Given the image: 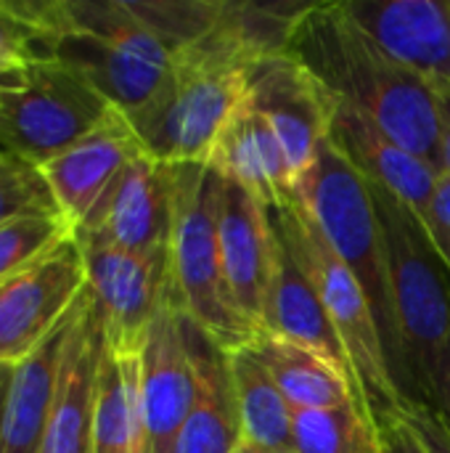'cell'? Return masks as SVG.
Here are the masks:
<instances>
[{
  "label": "cell",
  "mask_w": 450,
  "mask_h": 453,
  "mask_svg": "<svg viewBox=\"0 0 450 453\" xmlns=\"http://www.w3.org/2000/svg\"><path fill=\"white\" fill-rule=\"evenodd\" d=\"M300 11L289 3H228L223 19L175 56L164 85L127 114L143 151L164 165L207 162L247 96L252 66L286 45Z\"/></svg>",
  "instance_id": "1"
},
{
  "label": "cell",
  "mask_w": 450,
  "mask_h": 453,
  "mask_svg": "<svg viewBox=\"0 0 450 453\" xmlns=\"http://www.w3.org/2000/svg\"><path fill=\"white\" fill-rule=\"evenodd\" d=\"M284 48L339 104L366 114L403 149L440 167V117L432 82L393 58L350 16L345 0L305 3Z\"/></svg>",
  "instance_id": "2"
},
{
  "label": "cell",
  "mask_w": 450,
  "mask_h": 453,
  "mask_svg": "<svg viewBox=\"0 0 450 453\" xmlns=\"http://www.w3.org/2000/svg\"><path fill=\"white\" fill-rule=\"evenodd\" d=\"M40 61H58L130 114L167 80L178 50L138 0H40Z\"/></svg>",
  "instance_id": "3"
},
{
  "label": "cell",
  "mask_w": 450,
  "mask_h": 453,
  "mask_svg": "<svg viewBox=\"0 0 450 453\" xmlns=\"http://www.w3.org/2000/svg\"><path fill=\"white\" fill-rule=\"evenodd\" d=\"M289 202L300 204L308 212L332 252L347 265V271L361 284L379 324L393 380L408 398V377L393 308L385 239L369 183L326 138L316 151L310 167L302 173L297 191Z\"/></svg>",
  "instance_id": "4"
},
{
  "label": "cell",
  "mask_w": 450,
  "mask_h": 453,
  "mask_svg": "<svg viewBox=\"0 0 450 453\" xmlns=\"http://www.w3.org/2000/svg\"><path fill=\"white\" fill-rule=\"evenodd\" d=\"M369 191L385 239L408 401L430 406L450 345V276L416 212L379 186L369 183Z\"/></svg>",
  "instance_id": "5"
},
{
  "label": "cell",
  "mask_w": 450,
  "mask_h": 453,
  "mask_svg": "<svg viewBox=\"0 0 450 453\" xmlns=\"http://www.w3.org/2000/svg\"><path fill=\"white\" fill-rule=\"evenodd\" d=\"M172 167V234L170 279L178 308L225 353L252 345L260 329L236 308L217 247L220 175L207 162Z\"/></svg>",
  "instance_id": "6"
},
{
  "label": "cell",
  "mask_w": 450,
  "mask_h": 453,
  "mask_svg": "<svg viewBox=\"0 0 450 453\" xmlns=\"http://www.w3.org/2000/svg\"><path fill=\"white\" fill-rule=\"evenodd\" d=\"M268 215L273 231L308 271L326 305V313L347 350L361 406L369 411L374 425L385 417L400 414L408 398L393 380L385 340L361 284L332 252L318 226L300 204L284 202L278 207H268Z\"/></svg>",
  "instance_id": "7"
},
{
  "label": "cell",
  "mask_w": 450,
  "mask_h": 453,
  "mask_svg": "<svg viewBox=\"0 0 450 453\" xmlns=\"http://www.w3.org/2000/svg\"><path fill=\"white\" fill-rule=\"evenodd\" d=\"M111 109L95 88L58 61H34L0 88V151L42 167Z\"/></svg>",
  "instance_id": "8"
},
{
  "label": "cell",
  "mask_w": 450,
  "mask_h": 453,
  "mask_svg": "<svg viewBox=\"0 0 450 453\" xmlns=\"http://www.w3.org/2000/svg\"><path fill=\"white\" fill-rule=\"evenodd\" d=\"M88 287L74 236L0 284V366L32 356L72 313Z\"/></svg>",
  "instance_id": "9"
},
{
  "label": "cell",
  "mask_w": 450,
  "mask_h": 453,
  "mask_svg": "<svg viewBox=\"0 0 450 453\" xmlns=\"http://www.w3.org/2000/svg\"><path fill=\"white\" fill-rule=\"evenodd\" d=\"M74 239L82 250L88 289L103 316L106 345L117 353H141L170 289V250L141 255L95 239Z\"/></svg>",
  "instance_id": "10"
},
{
  "label": "cell",
  "mask_w": 450,
  "mask_h": 453,
  "mask_svg": "<svg viewBox=\"0 0 450 453\" xmlns=\"http://www.w3.org/2000/svg\"><path fill=\"white\" fill-rule=\"evenodd\" d=\"M247 101L276 130L294 173L302 178L316 151L329 138L339 101L286 48L265 53L252 66Z\"/></svg>",
  "instance_id": "11"
},
{
  "label": "cell",
  "mask_w": 450,
  "mask_h": 453,
  "mask_svg": "<svg viewBox=\"0 0 450 453\" xmlns=\"http://www.w3.org/2000/svg\"><path fill=\"white\" fill-rule=\"evenodd\" d=\"M196 403V369L186 337V316L172 279L141 348L143 453H175V441Z\"/></svg>",
  "instance_id": "12"
},
{
  "label": "cell",
  "mask_w": 450,
  "mask_h": 453,
  "mask_svg": "<svg viewBox=\"0 0 450 453\" xmlns=\"http://www.w3.org/2000/svg\"><path fill=\"white\" fill-rule=\"evenodd\" d=\"M172 234V167L135 157L77 226L74 236L154 255L170 250Z\"/></svg>",
  "instance_id": "13"
},
{
  "label": "cell",
  "mask_w": 450,
  "mask_h": 453,
  "mask_svg": "<svg viewBox=\"0 0 450 453\" xmlns=\"http://www.w3.org/2000/svg\"><path fill=\"white\" fill-rule=\"evenodd\" d=\"M103 353V316L93 292L85 287L74 305L40 453H90Z\"/></svg>",
  "instance_id": "14"
},
{
  "label": "cell",
  "mask_w": 450,
  "mask_h": 453,
  "mask_svg": "<svg viewBox=\"0 0 450 453\" xmlns=\"http://www.w3.org/2000/svg\"><path fill=\"white\" fill-rule=\"evenodd\" d=\"M215 226L228 292L247 321L260 329L276 255L268 204L247 188L220 178Z\"/></svg>",
  "instance_id": "15"
},
{
  "label": "cell",
  "mask_w": 450,
  "mask_h": 453,
  "mask_svg": "<svg viewBox=\"0 0 450 453\" xmlns=\"http://www.w3.org/2000/svg\"><path fill=\"white\" fill-rule=\"evenodd\" d=\"M141 154L146 151L138 133L127 114L114 106L88 135L45 162L40 170L61 215L77 231L106 188Z\"/></svg>",
  "instance_id": "16"
},
{
  "label": "cell",
  "mask_w": 450,
  "mask_h": 453,
  "mask_svg": "<svg viewBox=\"0 0 450 453\" xmlns=\"http://www.w3.org/2000/svg\"><path fill=\"white\" fill-rule=\"evenodd\" d=\"M329 141L361 173L366 183L398 196L416 212L419 220L427 215V207L443 173L438 165L411 154L366 114L345 104H337L329 127Z\"/></svg>",
  "instance_id": "17"
},
{
  "label": "cell",
  "mask_w": 450,
  "mask_h": 453,
  "mask_svg": "<svg viewBox=\"0 0 450 453\" xmlns=\"http://www.w3.org/2000/svg\"><path fill=\"white\" fill-rule=\"evenodd\" d=\"M350 16L400 64L450 82V0H345Z\"/></svg>",
  "instance_id": "18"
},
{
  "label": "cell",
  "mask_w": 450,
  "mask_h": 453,
  "mask_svg": "<svg viewBox=\"0 0 450 453\" xmlns=\"http://www.w3.org/2000/svg\"><path fill=\"white\" fill-rule=\"evenodd\" d=\"M207 165L268 207L289 202L300 183L276 130L247 101V96L217 135Z\"/></svg>",
  "instance_id": "19"
},
{
  "label": "cell",
  "mask_w": 450,
  "mask_h": 453,
  "mask_svg": "<svg viewBox=\"0 0 450 453\" xmlns=\"http://www.w3.org/2000/svg\"><path fill=\"white\" fill-rule=\"evenodd\" d=\"M260 334H273V337H281V340H289V342L316 350L355 385L347 350L326 313V305H324L313 279L297 263V257L289 252V247L278 239V234H276L273 273H271V287H268V297H265ZM355 393H358V388H355Z\"/></svg>",
  "instance_id": "20"
},
{
  "label": "cell",
  "mask_w": 450,
  "mask_h": 453,
  "mask_svg": "<svg viewBox=\"0 0 450 453\" xmlns=\"http://www.w3.org/2000/svg\"><path fill=\"white\" fill-rule=\"evenodd\" d=\"M186 337L196 369V403L175 441V453H241L228 353L188 316Z\"/></svg>",
  "instance_id": "21"
},
{
  "label": "cell",
  "mask_w": 450,
  "mask_h": 453,
  "mask_svg": "<svg viewBox=\"0 0 450 453\" xmlns=\"http://www.w3.org/2000/svg\"><path fill=\"white\" fill-rule=\"evenodd\" d=\"M72 319L74 308L66 316V321L32 356H27L21 364L11 369L3 409L0 453H40L42 449Z\"/></svg>",
  "instance_id": "22"
},
{
  "label": "cell",
  "mask_w": 450,
  "mask_h": 453,
  "mask_svg": "<svg viewBox=\"0 0 450 453\" xmlns=\"http://www.w3.org/2000/svg\"><path fill=\"white\" fill-rule=\"evenodd\" d=\"M241 453H294L292 406L252 345L228 353Z\"/></svg>",
  "instance_id": "23"
},
{
  "label": "cell",
  "mask_w": 450,
  "mask_h": 453,
  "mask_svg": "<svg viewBox=\"0 0 450 453\" xmlns=\"http://www.w3.org/2000/svg\"><path fill=\"white\" fill-rule=\"evenodd\" d=\"M252 348L268 366L292 411H321L358 401L355 385L316 350L273 334H260Z\"/></svg>",
  "instance_id": "24"
},
{
  "label": "cell",
  "mask_w": 450,
  "mask_h": 453,
  "mask_svg": "<svg viewBox=\"0 0 450 453\" xmlns=\"http://www.w3.org/2000/svg\"><path fill=\"white\" fill-rule=\"evenodd\" d=\"M90 453H143L141 353H117L106 345Z\"/></svg>",
  "instance_id": "25"
},
{
  "label": "cell",
  "mask_w": 450,
  "mask_h": 453,
  "mask_svg": "<svg viewBox=\"0 0 450 453\" xmlns=\"http://www.w3.org/2000/svg\"><path fill=\"white\" fill-rule=\"evenodd\" d=\"M292 441L294 453H382L374 419L358 401L337 409L294 411Z\"/></svg>",
  "instance_id": "26"
},
{
  "label": "cell",
  "mask_w": 450,
  "mask_h": 453,
  "mask_svg": "<svg viewBox=\"0 0 450 453\" xmlns=\"http://www.w3.org/2000/svg\"><path fill=\"white\" fill-rule=\"evenodd\" d=\"M74 236L64 215H21L0 223V284Z\"/></svg>",
  "instance_id": "27"
},
{
  "label": "cell",
  "mask_w": 450,
  "mask_h": 453,
  "mask_svg": "<svg viewBox=\"0 0 450 453\" xmlns=\"http://www.w3.org/2000/svg\"><path fill=\"white\" fill-rule=\"evenodd\" d=\"M21 215H61V210L37 165L0 151V223Z\"/></svg>",
  "instance_id": "28"
},
{
  "label": "cell",
  "mask_w": 450,
  "mask_h": 453,
  "mask_svg": "<svg viewBox=\"0 0 450 453\" xmlns=\"http://www.w3.org/2000/svg\"><path fill=\"white\" fill-rule=\"evenodd\" d=\"M37 53V35L13 13L8 0H0V88L24 74Z\"/></svg>",
  "instance_id": "29"
},
{
  "label": "cell",
  "mask_w": 450,
  "mask_h": 453,
  "mask_svg": "<svg viewBox=\"0 0 450 453\" xmlns=\"http://www.w3.org/2000/svg\"><path fill=\"white\" fill-rule=\"evenodd\" d=\"M422 226L427 231V239L440 257L443 268L450 276V175L440 173V180L435 186L432 202L427 207V215L422 218Z\"/></svg>",
  "instance_id": "30"
},
{
  "label": "cell",
  "mask_w": 450,
  "mask_h": 453,
  "mask_svg": "<svg viewBox=\"0 0 450 453\" xmlns=\"http://www.w3.org/2000/svg\"><path fill=\"white\" fill-rule=\"evenodd\" d=\"M403 419L414 427V433L422 438V443L427 446L430 453H450V433L446 422L440 419V414L419 401H408L403 406Z\"/></svg>",
  "instance_id": "31"
},
{
  "label": "cell",
  "mask_w": 450,
  "mask_h": 453,
  "mask_svg": "<svg viewBox=\"0 0 450 453\" xmlns=\"http://www.w3.org/2000/svg\"><path fill=\"white\" fill-rule=\"evenodd\" d=\"M382 453H430L422 438L414 433V427L403 419V414H393L379 419L377 425Z\"/></svg>",
  "instance_id": "32"
},
{
  "label": "cell",
  "mask_w": 450,
  "mask_h": 453,
  "mask_svg": "<svg viewBox=\"0 0 450 453\" xmlns=\"http://www.w3.org/2000/svg\"><path fill=\"white\" fill-rule=\"evenodd\" d=\"M440 117V170L450 175V82H432Z\"/></svg>",
  "instance_id": "33"
},
{
  "label": "cell",
  "mask_w": 450,
  "mask_h": 453,
  "mask_svg": "<svg viewBox=\"0 0 450 453\" xmlns=\"http://www.w3.org/2000/svg\"><path fill=\"white\" fill-rule=\"evenodd\" d=\"M430 406L440 414V419L446 422V427H448V433H450V345H448V350H446V356H443L440 380H438L435 398H432V403H430Z\"/></svg>",
  "instance_id": "34"
},
{
  "label": "cell",
  "mask_w": 450,
  "mask_h": 453,
  "mask_svg": "<svg viewBox=\"0 0 450 453\" xmlns=\"http://www.w3.org/2000/svg\"><path fill=\"white\" fill-rule=\"evenodd\" d=\"M11 369L13 366H0V430H3V409H5V393L11 382Z\"/></svg>",
  "instance_id": "35"
}]
</instances>
